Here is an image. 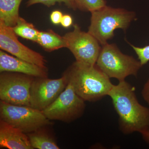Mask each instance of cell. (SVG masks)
I'll use <instances>...</instances> for the list:
<instances>
[{
  "mask_svg": "<svg viewBox=\"0 0 149 149\" xmlns=\"http://www.w3.org/2000/svg\"><path fill=\"white\" fill-rule=\"evenodd\" d=\"M0 120L24 133H32L52 124L42 111L30 106H19L0 101Z\"/></svg>",
  "mask_w": 149,
  "mask_h": 149,
  "instance_id": "5b68a950",
  "label": "cell"
},
{
  "mask_svg": "<svg viewBox=\"0 0 149 149\" xmlns=\"http://www.w3.org/2000/svg\"><path fill=\"white\" fill-rule=\"evenodd\" d=\"M73 23V19L72 17L69 15H65L62 18L61 24L65 28H68L71 26Z\"/></svg>",
  "mask_w": 149,
  "mask_h": 149,
  "instance_id": "7402d4cb",
  "label": "cell"
},
{
  "mask_svg": "<svg viewBox=\"0 0 149 149\" xmlns=\"http://www.w3.org/2000/svg\"><path fill=\"white\" fill-rule=\"evenodd\" d=\"M108 96L118 116V128L125 135L149 129V108L139 102L136 88L125 80L113 84Z\"/></svg>",
  "mask_w": 149,
  "mask_h": 149,
  "instance_id": "6da1fadb",
  "label": "cell"
},
{
  "mask_svg": "<svg viewBox=\"0 0 149 149\" xmlns=\"http://www.w3.org/2000/svg\"><path fill=\"white\" fill-rule=\"evenodd\" d=\"M67 85L63 75L56 79L35 77L30 88V107L42 111L57 98Z\"/></svg>",
  "mask_w": 149,
  "mask_h": 149,
  "instance_id": "9c48e42d",
  "label": "cell"
},
{
  "mask_svg": "<svg viewBox=\"0 0 149 149\" xmlns=\"http://www.w3.org/2000/svg\"><path fill=\"white\" fill-rule=\"evenodd\" d=\"M141 95L144 101L149 105V76L141 91Z\"/></svg>",
  "mask_w": 149,
  "mask_h": 149,
  "instance_id": "44dd1931",
  "label": "cell"
},
{
  "mask_svg": "<svg viewBox=\"0 0 149 149\" xmlns=\"http://www.w3.org/2000/svg\"><path fill=\"white\" fill-rule=\"evenodd\" d=\"M37 42L48 52L66 48L64 37H61L52 30L40 31Z\"/></svg>",
  "mask_w": 149,
  "mask_h": 149,
  "instance_id": "9a60e30c",
  "label": "cell"
},
{
  "mask_svg": "<svg viewBox=\"0 0 149 149\" xmlns=\"http://www.w3.org/2000/svg\"><path fill=\"white\" fill-rule=\"evenodd\" d=\"M56 3H64L69 8L74 10V6L71 0H29L27 3V7L37 4H42L47 7H50L55 5Z\"/></svg>",
  "mask_w": 149,
  "mask_h": 149,
  "instance_id": "d6986e66",
  "label": "cell"
},
{
  "mask_svg": "<svg viewBox=\"0 0 149 149\" xmlns=\"http://www.w3.org/2000/svg\"><path fill=\"white\" fill-rule=\"evenodd\" d=\"M85 108V101L77 95L72 85L68 83L57 98L42 111L49 120L70 123L82 117Z\"/></svg>",
  "mask_w": 149,
  "mask_h": 149,
  "instance_id": "8992f818",
  "label": "cell"
},
{
  "mask_svg": "<svg viewBox=\"0 0 149 149\" xmlns=\"http://www.w3.org/2000/svg\"><path fill=\"white\" fill-rule=\"evenodd\" d=\"M110 78L123 81L129 76H137L143 65L139 60L123 54L115 44L102 46L96 63Z\"/></svg>",
  "mask_w": 149,
  "mask_h": 149,
  "instance_id": "277c9868",
  "label": "cell"
},
{
  "mask_svg": "<svg viewBox=\"0 0 149 149\" xmlns=\"http://www.w3.org/2000/svg\"><path fill=\"white\" fill-rule=\"evenodd\" d=\"M18 72L35 77H47L48 70L0 51V72Z\"/></svg>",
  "mask_w": 149,
  "mask_h": 149,
  "instance_id": "8fae6325",
  "label": "cell"
},
{
  "mask_svg": "<svg viewBox=\"0 0 149 149\" xmlns=\"http://www.w3.org/2000/svg\"><path fill=\"white\" fill-rule=\"evenodd\" d=\"M136 53L138 59L143 66L149 61V45L143 47H136L127 42Z\"/></svg>",
  "mask_w": 149,
  "mask_h": 149,
  "instance_id": "ac0fdd59",
  "label": "cell"
},
{
  "mask_svg": "<svg viewBox=\"0 0 149 149\" xmlns=\"http://www.w3.org/2000/svg\"><path fill=\"white\" fill-rule=\"evenodd\" d=\"M22 0H0V21L13 27L19 16V10Z\"/></svg>",
  "mask_w": 149,
  "mask_h": 149,
  "instance_id": "4fadbf2b",
  "label": "cell"
},
{
  "mask_svg": "<svg viewBox=\"0 0 149 149\" xmlns=\"http://www.w3.org/2000/svg\"><path fill=\"white\" fill-rule=\"evenodd\" d=\"M0 48L12 55L44 68L46 61L41 54L27 47L19 41L12 27L0 21Z\"/></svg>",
  "mask_w": 149,
  "mask_h": 149,
  "instance_id": "30bf717a",
  "label": "cell"
},
{
  "mask_svg": "<svg viewBox=\"0 0 149 149\" xmlns=\"http://www.w3.org/2000/svg\"><path fill=\"white\" fill-rule=\"evenodd\" d=\"M88 32L97 39L101 45H105L114 36V32L121 29L124 32L136 19L133 11L107 5L91 12Z\"/></svg>",
  "mask_w": 149,
  "mask_h": 149,
  "instance_id": "3957f363",
  "label": "cell"
},
{
  "mask_svg": "<svg viewBox=\"0 0 149 149\" xmlns=\"http://www.w3.org/2000/svg\"><path fill=\"white\" fill-rule=\"evenodd\" d=\"M0 147L33 149L27 134L2 120H0Z\"/></svg>",
  "mask_w": 149,
  "mask_h": 149,
  "instance_id": "7c38bea8",
  "label": "cell"
},
{
  "mask_svg": "<svg viewBox=\"0 0 149 149\" xmlns=\"http://www.w3.org/2000/svg\"><path fill=\"white\" fill-rule=\"evenodd\" d=\"M63 15L62 13L60 11H54L50 15L51 21L54 24H59L61 22Z\"/></svg>",
  "mask_w": 149,
  "mask_h": 149,
  "instance_id": "ffe728a7",
  "label": "cell"
},
{
  "mask_svg": "<svg viewBox=\"0 0 149 149\" xmlns=\"http://www.w3.org/2000/svg\"><path fill=\"white\" fill-rule=\"evenodd\" d=\"M34 78L18 72H1V100L15 105L30 107V88Z\"/></svg>",
  "mask_w": 149,
  "mask_h": 149,
  "instance_id": "52a82bcc",
  "label": "cell"
},
{
  "mask_svg": "<svg viewBox=\"0 0 149 149\" xmlns=\"http://www.w3.org/2000/svg\"><path fill=\"white\" fill-rule=\"evenodd\" d=\"M12 28L17 36L37 42L40 31L33 24L27 22L24 19L19 17L16 24Z\"/></svg>",
  "mask_w": 149,
  "mask_h": 149,
  "instance_id": "2e32d148",
  "label": "cell"
},
{
  "mask_svg": "<svg viewBox=\"0 0 149 149\" xmlns=\"http://www.w3.org/2000/svg\"><path fill=\"white\" fill-rule=\"evenodd\" d=\"M74 10L78 9L83 11L92 12L106 5L105 0H71Z\"/></svg>",
  "mask_w": 149,
  "mask_h": 149,
  "instance_id": "e0dca14e",
  "label": "cell"
},
{
  "mask_svg": "<svg viewBox=\"0 0 149 149\" xmlns=\"http://www.w3.org/2000/svg\"><path fill=\"white\" fill-rule=\"evenodd\" d=\"M63 75L85 102L98 101L108 96L113 85L110 78L96 64L91 65L75 61Z\"/></svg>",
  "mask_w": 149,
  "mask_h": 149,
  "instance_id": "7a4b0ae2",
  "label": "cell"
},
{
  "mask_svg": "<svg viewBox=\"0 0 149 149\" xmlns=\"http://www.w3.org/2000/svg\"><path fill=\"white\" fill-rule=\"evenodd\" d=\"M46 127L27 133L32 148L37 149H60L53 137L45 130Z\"/></svg>",
  "mask_w": 149,
  "mask_h": 149,
  "instance_id": "5bb4252c",
  "label": "cell"
},
{
  "mask_svg": "<svg viewBox=\"0 0 149 149\" xmlns=\"http://www.w3.org/2000/svg\"><path fill=\"white\" fill-rule=\"evenodd\" d=\"M73 29L63 36L66 48L72 53L76 61L95 65L101 49L98 41L88 32L81 30L78 24L73 25Z\"/></svg>",
  "mask_w": 149,
  "mask_h": 149,
  "instance_id": "ba28073f",
  "label": "cell"
},
{
  "mask_svg": "<svg viewBox=\"0 0 149 149\" xmlns=\"http://www.w3.org/2000/svg\"><path fill=\"white\" fill-rule=\"evenodd\" d=\"M140 134L142 136L143 140L149 146V129L142 132Z\"/></svg>",
  "mask_w": 149,
  "mask_h": 149,
  "instance_id": "603a6c76",
  "label": "cell"
}]
</instances>
